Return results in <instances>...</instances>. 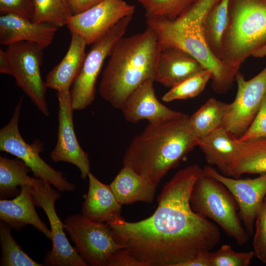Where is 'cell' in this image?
Instances as JSON below:
<instances>
[{
  "mask_svg": "<svg viewBox=\"0 0 266 266\" xmlns=\"http://www.w3.org/2000/svg\"><path fill=\"white\" fill-rule=\"evenodd\" d=\"M36 205L41 207L48 219L52 248L45 257L43 265L50 266H88L87 263L73 247L64 231V224L58 216L55 203L61 195L51 185L39 179L33 187Z\"/></svg>",
  "mask_w": 266,
  "mask_h": 266,
  "instance_id": "obj_11",
  "label": "cell"
},
{
  "mask_svg": "<svg viewBox=\"0 0 266 266\" xmlns=\"http://www.w3.org/2000/svg\"><path fill=\"white\" fill-rule=\"evenodd\" d=\"M31 168L21 159L0 157V198L6 199L16 197L20 193L18 186H34L38 178L29 176Z\"/></svg>",
  "mask_w": 266,
  "mask_h": 266,
  "instance_id": "obj_25",
  "label": "cell"
},
{
  "mask_svg": "<svg viewBox=\"0 0 266 266\" xmlns=\"http://www.w3.org/2000/svg\"><path fill=\"white\" fill-rule=\"evenodd\" d=\"M71 33L68 50L62 61L47 74L45 83L48 88L57 92L69 91L80 73L86 55L87 45L78 34Z\"/></svg>",
  "mask_w": 266,
  "mask_h": 266,
  "instance_id": "obj_21",
  "label": "cell"
},
{
  "mask_svg": "<svg viewBox=\"0 0 266 266\" xmlns=\"http://www.w3.org/2000/svg\"><path fill=\"white\" fill-rule=\"evenodd\" d=\"M229 0H221L208 12L202 22V34L212 54L221 60L222 39L229 18ZM222 61V60H221Z\"/></svg>",
  "mask_w": 266,
  "mask_h": 266,
  "instance_id": "obj_26",
  "label": "cell"
},
{
  "mask_svg": "<svg viewBox=\"0 0 266 266\" xmlns=\"http://www.w3.org/2000/svg\"><path fill=\"white\" fill-rule=\"evenodd\" d=\"M23 101L21 98L9 122L0 130V150L22 160L31 169L34 177L53 185L60 191H73L75 185L67 180L63 173L47 164L40 156L43 144L36 139L28 144L19 130V119Z\"/></svg>",
  "mask_w": 266,
  "mask_h": 266,
  "instance_id": "obj_8",
  "label": "cell"
},
{
  "mask_svg": "<svg viewBox=\"0 0 266 266\" xmlns=\"http://www.w3.org/2000/svg\"><path fill=\"white\" fill-rule=\"evenodd\" d=\"M110 186L123 205L138 201L152 203L158 185L144 179L133 168L123 166Z\"/></svg>",
  "mask_w": 266,
  "mask_h": 266,
  "instance_id": "obj_23",
  "label": "cell"
},
{
  "mask_svg": "<svg viewBox=\"0 0 266 266\" xmlns=\"http://www.w3.org/2000/svg\"><path fill=\"white\" fill-rule=\"evenodd\" d=\"M35 23H46L58 28L66 26L73 15L67 0H34Z\"/></svg>",
  "mask_w": 266,
  "mask_h": 266,
  "instance_id": "obj_28",
  "label": "cell"
},
{
  "mask_svg": "<svg viewBox=\"0 0 266 266\" xmlns=\"http://www.w3.org/2000/svg\"><path fill=\"white\" fill-rule=\"evenodd\" d=\"M203 169L206 174L224 185L232 194L237 204L242 224L249 236H252L256 218L266 197V173L254 178L240 179L225 176L211 166Z\"/></svg>",
  "mask_w": 266,
  "mask_h": 266,
  "instance_id": "obj_14",
  "label": "cell"
},
{
  "mask_svg": "<svg viewBox=\"0 0 266 266\" xmlns=\"http://www.w3.org/2000/svg\"><path fill=\"white\" fill-rule=\"evenodd\" d=\"M211 72L204 69L200 73L186 79L178 85L171 88L162 97L165 102L177 100L193 98L200 95L211 80Z\"/></svg>",
  "mask_w": 266,
  "mask_h": 266,
  "instance_id": "obj_31",
  "label": "cell"
},
{
  "mask_svg": "<svg viewBox=\"0 0 266 266\" xmlns=\"http://www.w3.org/2000/svg\"><path fill=\"white\" fill-rule=\"evenodd\" d=\"M204 69L198 60L179 48L160 50L154 80L171 88Z\"/></svg>",
  "mask_w": 266,
  "mask_h": 266,
  "instance_id": "obj_19",
  "label": "cell"
},
{
  "mask_svg": "<svg viewBox=\"0 0 266 266\" xmlns=\"http://www.w3.org/2000/svg\"><path fill=\"white\" fill-rule=\"evenodd\" d=\"M141 5L146 19L161 18L174 20L178 18L194 0H132Z\"/></svg>",
  "mask_w": 266,
  "mask_h": 266,
  "instance_id": "obj_30",
  "label": "cell"
},
{
  "mask_svg": "<svg viewBox=\"0 0 266 266\" xmlns=\"http://www.w3.org/2000/svg\"><path fill=\"white\" fill-rule=\"evenodd\" d=\"M135 6L124 0H102L68 20L70 33L80 35L87 45H92L121 20L133 15Z\"/></svg>",
  "mask_w": 266,
  "mask_h": 266,
  "instance_id": "obj_13",
  "label": "cell"
},
{
  "mask_svg": "<svg viewBox=\"0 0 266 266\" xmlns=\"http://www.w3.org/2000/svg\"><path fill=\"white\" fill-rule=\"evenodd\" d=\"M265 47L266 0H229L221 60L240 67L248 58Z\"/></svg>",
  "mask_w": 266,
  "mask_h": 266,
  "instance_id": "obj_5",
  "label": "cell"
},
{
  "mask_svg": "<svg viewBox=\"0 0 266 266\" xmlns=\"http://www.w3.org/2000/svg\"><path fill=\"white\" fill-rule=\"evenodd\" d=\"M203 173L197 164L177 171L163 186L157 208L149 217L106 223L115 240L147 266H179L211 251L221 241L219 228L195 212L190 203L194 184Z\"/></svg>",
  "mask_w": 266,
  "mask_h": 266,
  "instance_id": "obj_1",
  "label": "cell"
},
{
  "mask_svg": "<svg viewBox=\"0 0 266 266\" xmlns=\"http://www.w3.org/2000/svg\"><path fill=\"white\" fill-rule=\"evenodd\" d=\"M19 194L13 199H0V219L11 229L19 231L28 225L34 227L46 237L51 238L50 230L37 214L33 188L29 185L20 187Z\"/></svg>",
  "mask_w": 266,
  "mask_h": 266,
  "instance_id": "obj_18",
  "label": "cell"
},
{
  "mask_svg": "<svg viewBox=\"0 0 266 266\" xmlns=\"http://www.w3.org/2000/svg\"><path fill=\"white\" fill-rule=\"evenodd\" d=\"M189 116L149 123L127 149L123 166L133 168L144 179L158 185L197 146L189 125Z\"/></svg>",
  "mask_w": 266,
  "mask_h": 266,
  "instance_id": "obj_2",
  "label": "cell"
},
{
  "mask_svg": "<svg viewBox=\"0 0 266 266\" xmlns=\"http://www.w3.org/2000/svg\"><path fill=\"white\" fill-rule=\"evenodd\" d=\"M208 254L211 266H248L255 257L254 251H235L229 244Z\"/></svg>",
  "mask_w": 266,
  "mask_h": 266,
  "instance_id": "obj_32",
  "label": "cell"
},
{
  "mask_svg": "<svg viewBox=\"0 0 266 266\" xmlns=\"http://www.w3.org/2000/svg\"><path fill=\"white\" fill-rule=\"evenodd\" d=\"M63 223L75 249L89 265L107 266L110 256L123 248L105 223L89 220L79 214L68 216Z\"/></svg>",
  "mask_w": 266,
  "mask_h": 266,
  "instance_id": "obj_10",
  "label": "cell"
},
{
  "mask_svg": "<svg viewBox=\"0 0 266 266\" xmlns=\"http://www.w3.org/2000/svg\"><path fill=\"white\" fill-rule=\"evenodd\" d=\"M266 137V96L251 125L239 137V141Z\"/></svg>",
  "mask_w": 266,
  "mask_h": 266,
  "instance_id": "obj_35",
  "label": "cell"
},
{
  "mask_svg": "<svg viewBox=\"0 0 266 266\" xmlns=\"http://www.w3.org/2000/svg\"><path fill=\"white\" fill-rule=\"evenodd\" d=\"M255 228L253 246L255 257L266 264V197L256 218Z\"/></svg>",
  "mask_w": 266,
  "mask_h": 266,
  "instance_id": "obj_33",
  "label": "cell"
},
{
  "mask_svg": "<svg viewBox=\"0 0 266 266\" xmlns=\"http://www.w3.org/2000/svg\"><path fill=\"white\" fill-rule=\"evenodd\" d=\"M34 0H0L1 13H11L33 21L34 14Z\"/></svg>",
  "mask_w": 266,
  "mask_h": 266,
  "instance_id": "obj_34",
  "label": "cell"
},
{
  "mask_svg": "<svg viewBox=\"0 0 266 266\" xmlns=\"http://www.w3.org/2000/svg\"><path fill=\"white\" fill-rule=\"evenodd\" d=\"M266 173V137L239 141L228 176L238 178L243 174Z\"/></svg>",
  "mask_w": 266,
  "mask_h": 266,
  "instance_id": "obj_24",
  "label": "cell"
},
{
  "mask_svg": "<svg viewBox=\"0 0 266 266\" xmlns=\"http://www.w3.org/2000/svg\"><path fill=\"white\" fill-rule=\"evenodd\" d=\"M133 16L123 18L92 44L89 51L86 53L81 71L70 90L73 110L85 109L94 101L97 81L104 61L117 42L124 36Z\"/></svg>",
  "mask_w": 266,
  "mask_h": 266,
  "instance_id": "obj_7",
  "label": "cell"
},
{
  "mask_svg": "<svg viewBox=\"0 0 266 266\" xmlns=\"http://www.w3.org/2000/svg\"><path fill=\"white\" fill-rule=\"evenodd\" d=\"M59 102L58 129L57 143L50 153L55 163L66 162L77 166L82 179L85 180L90 172L89 155L80 146L75 134L73 111L69 91L57 92Z\"/></svg>",
  "mask_w": 266,
  "mask_h": 266,
  "instance_id": "obj_15",
  "label": "cell"
},
{
  "mask_svg": "<svg viewBox=\"0 0 266 266\" xmlns=\"http://www.w3.org/2000/svg\"><path fill=\"white\" fill-rule=\"evenodd\" d=\"M43 49L34 43L21 41L7 46L5 52L10 65L11 75L17 85L37 109L48 117L50 114L46 100L48 87L40 72Z\"/></svg>",
  "mask_w": 266,
  "mask_h": 266,
  "instance_id": "obj_9",
  "label": "cell"
},
{
  "mask_svg": "<svg viewBox=\"0 0 266 266\" xmlns=\"http://www.w3.org/2000/svg\"><path fill=\"white\" fill-rule=\"evenodd\" d=\"M235 80L236 95L228 103L222 127L238 138L252 123L266 96V66L248 80L238 71Z\"/></svg>",
  "mask_w": 266,
  "mask_h": 266,
  "instance_id": "obj_12",
  "label": "cell"
},
{
  "mask_svg": "<svg viewBox=\"0 0 266 266\" xmlns=\"http://www.w3.org/2000/svg\"><path fill=\"white\" fill-rule=\"evenodd\" d=\"M107 266H147L132 256L124 248L113 253L109 258Z\"/></svg>",
  "mask_w": 266,
  "mask_h": 266,
  "instance_id": "obj_36",
  "label": "cell"
},
{
  "mask_svg": "<svg viewBox=\"0 0 266 266\" xmlns=\"http://www.w3.org/2000/svg\"><path fill=\"white\" fill-rule=\"evenodd\" d=\"M190 203L195 212L215 222L238 245H243L249 240L239 217L236 200L215 178L204 172L194 184Z\"/></svg>",
  "mask_w": 266,
  "mask_h": 266,
  "instance_id": "obj_6",
  "label": "cell"
},
{
  "mask_svg": "<svg viewBox=\"0 0 266 266\" xmlns=\"http://www.w3.org/2000/svg\"><path fill=\"white\" fill-rule=\"evenodd\" d=\"M227 106L228 103L210 98L189 117V127L197 140L222 127Z\"/></svg>",
  "mask_w": 266,
  "mask_h": 266,
  "instance_id": "obj_27",
  "label": "cell"
},
{
  "mask_svg": "<svg viewBox=\"0 0 266 266\" xmlns=\"http://www.w3.org/2000/svg\"><path fill=\"white\" fill-rule=\"evenodd\" d=\"M58 28L49 24L35 23L15 14L1 13L0 44L7 46L29 41L44 49L52 43Z\"/></svg>",
  "mask_w": 266,
  "mask_h": 266,
  "instance_id": "obj_17",
  "label": "cell"
},
{
  "mask_svg": "<svg viewBox=\"0 0 266 266\" xmlns=\"http://www.w3.org/2000/svg\"><path fill=\"white\" fill-rule=\"evenodd\" d=\"M11 228L2 221L0 222L1 266H42L31 258L16 242L10 232Z\"/></svg>",
  "mask_w": 266,
  "mask_h": 266,
  "instance_id": "obj_29",
  "label": "cell"
},
{
  "mask_svg": "<svg viewBox=\"0 0 266 266\" xmlns=\"http://www.w3.org/2000/svg\"><path fill=\"white\" fill-rule=\"evenodd\" d=\"M160 52L158 38L150 27L121 37L113 47L103 69L99 91L115 108L122 109L130 95L145 81H154Z\"/></svg>",
  "mask_w": 266,
  "mask_h": 266,
  "instance_id": "obj_3",
  "label": "cell"
},
{
  "mask_svg": "<svg viewBox=\"0 0 266 266\" xmlns=\"http://www.w3.org/2000/svg\"><path fill=\"white\" fill-rule=\"evenodd\" d=\"M88 177L89 188L82 214L89 220L105 223L123 219L121 214L122 205L110 185L102 183L91 172Z\"/></svg>",
  "mask_w": 266,
  "mask_h": 266,
  "instance_id": "obj_20",
  "label": "cell"
},
{
  "mask_svg": "<svg viewBox=\"0 0 266 266\" xmlns=\"http://www.w3.org/2000/svg\"><path fill=\"white\" fill-rule=\"evenodd\" d=\"M154 81L152 79L145 81L127 98L121 110L128 122L136 123L145 119L150 123L157 124L175 119L183 114L167 107L157 99Z\"/></svg>",
  "mask_w": 266,
  "mask_h": 266,
  "instance_id": "obj_16",
  "label": "cell"
},
{
  "mask_svg": "<svg viewBox=\"0 0 266 266\" xmlns=\"http://www.w3.org/2000/svg\"><path fill=\"white\" fill-rule=\"evenodd\" d=\"M0 72L11 75V70L9 61L5 51L0 49Z\"/></svg>",
  "mask_w": 266,
  "mask_h": 266,
  "instance_id": "obj_39",
  "label": "cell"
},
{
  "mask_svg": "<svg viewBox=\"0 0 266 266\" xmlns=\"http://www.w3.org/2000/svg\"><path fill=\"white\" fill-rule=\"evenodd\" d=\"M197 141L209 165L216 166L228 176L237 152L238 138L220 127Z\"/></svg>",
  "mask_w": 266,
  "mask_h": 266,
  "instance_id": "obj_22",
  "label": "cell"
},
{
  "mask_svg": "<svg viewBox=\"0 0 266 266\" xmlns=\"http://www.w3.org/2000/svg\"><path fill=\"white\" fill-rule=\"evenodd\" d=\"M208 252L201 253L189 261L181 263L179 266H211Z\"/></svg>",
  "mask_w": 266,
  "mask_h": 266,
  "instance_id": "obj_38",
  "label": "cell"
},
{
  "mask_svg": "<svg viewBox=\"0 0 266 266\" xmlns=\"http://www.w3.org/2000/svg\"><path fill=\"white\" fill-rule=\"evenodd\" d=\"M203 20L148 18L146 23L156 33L160 50L177 48L188 53L211 71L213 90L219 94H225L232 87L240 67L229 65L212 54L202 34Z\"/></svg>",
  "mask_w": 266,
  "mask_h": 266,
  "instance_id": "obj_4",
  "label": "cell"
},
{
  "mask_svg": "<svg viewBox=\"0 0 266 266\" xmlns=\"http://www.w3.org/2000/svg\"><path fill=\"white\" fill-rule=\"evenodd\" d=\"M73 14L80 13L102 0H67Z\"/></svg>",
  "mask_w": 266,
  "mask_h": 266,
  "instance_id": "obj_37",
  "label": "cell"
}]
</instances>
